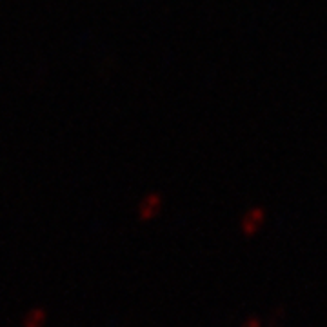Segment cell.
I'll return each mask as SVG.
<instances>
[{
    "mask_svg": "<svg viewBox=\"0 0 327 327\" xmlns=\"http://www.w3.org/2000/svg\"><path fill=\"white\" fill-rule=\"evenodd\" d=\"M160 205H162V200H160L159 194H148L140 204V207H138V218L144 220V222L151 220L160 211Z\"/></svg>",
    "mask_w": 327,
    "mask_h": 327,
    "instance_id": "obj_1",
    "label": "cell"
},
{
    "mask_svg": "<svg viewBox=\"0 0 327 327\" xmlns=\"http://www.w3.org/2000/svg\"><path fill=\"white\" fill-rule=\"evenodd\" d=\"M46 322V311L44 309H33L24 318V326L26 327H42Z\"/></svg>",
    "mask_w": 327,
    "mask_h": 327,
    "instance_id": "obj_2",
    "label": "cell"
}]
</instances>
